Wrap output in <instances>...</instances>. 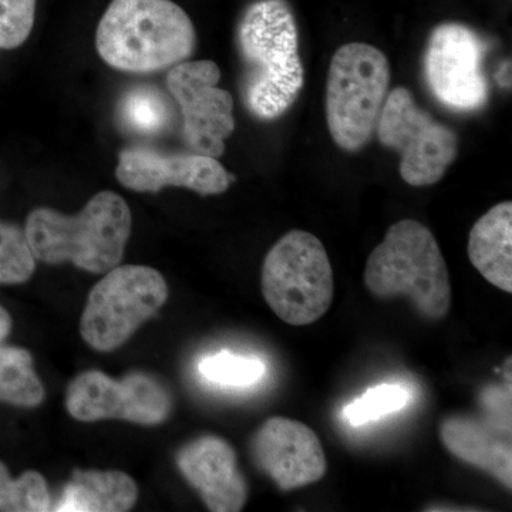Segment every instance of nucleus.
<instances>
[{"instance_id":"obj_1","label":"nucleus","mask_w":512,"mask_h":512,"mask_svg":"<svg viewBox=\"0 0 512 512\" xmlns=\"http://www.w3.org/2000/svg\"><path fill=\"white\" fill-rule=\"evenodd\" d=\"M238 49L245 106L256 119H278L293 106L305 82L298 26L288 2L252 3L239 22Z\"/></svg>"},{"instance_id":"obj_2","label":"nucleus","mask_w":512,"mask_h":512,"mask_svg":"<svg viewBox=\"0 0 512 512\" xmlns=\"http://www.w3.org/2000/svg\"><path fill=\"white\" fill-rule=\"evenodd\" d=\"M131 232V211L116 192L94 195L77 215L49 208L30 212L25 234L37 261L72 262L92 274L119 266Z\"/></svg>"},{"instance_id":"obj_3","label":"nucleus","mask_w":512,"mask_h":512,"mask_svg":"<svg viewBox=\"0 0 512 512\" xmlns=\"http://www.w3.org/2000/svg\"><path fill=\"white\" fill-rule=\"evenodd\" d=\"M194 25L171 0H113L96 35L101 59L131 73L185 62L195 49Z\"/></svg>"},{"instance_id":"obj_4","label":"nucleus","mask_w":512,"mask_h":512,"mask_svg":"<svg viewBox=\"0 0 512 512\" xmlns=\"http://www.w3.org/2000/svg\"><path fill=\"white\" fill-rule=\"evenodd\" d=\"M367 291L379 299L406 296L430 320L446 318L451 308L450 274L439 242L426 225L393 224L366 262Z\"/></svg>"},{"instance_id":"obj_5","label":"nucleus","mask_w":512,"mask_h":512,"mask_svg":"<svg viewBox=\"0 0 512 512\" xmlns=\"http://www.w3.org/2000/svg\"><path fill=\"white\" fill-rule=\"evenodd\" d=\"M262 295L279 319L291 326L318 322L335 299L328 252L311 232L293 229L265 256Z\"/></svg>"},{"instance_id":"obj_6","label":"nucleus","mask_w":512,"mask_h":512,"mask_svg":"<svg viewBox=\"0 0 512 512\" xmlns=\"http://www.w3.org/2000/svg\"><path fill=\"white\" fill-rule=\"evenodd\" d=\"M390 86V63L382 50L348 43L336 50L326 84V120L342 150L359 151L375 133Z\"/></svg>"},{"instance_id":"obj_7","label":"nucleus","mask_w":512,"mask_h":512,"mask_svg":"<svg viewBox=\"0 0 512 512\" xmlns=\"http://www.w3.org/2000/svg\"><path fill=\"white\" fill-rule=\"evenodd\" d=\"M168 286L150 266H116L90 292L80 333L90 348L111 352L167 302Z\"/></svg>"},{"instance_id":"obj_8","label":"nucleus","mask_w":512,"mask_h":512,"mask_svg":"<svg viewBox=\"0 0 512 512\" xmlns=\"http://www.w3.org/2000/svg\"><path fill=\"white\" fill-rule=\"evenodd\" d=\"M376 130L380 144L402 157L400 175L412 187L439 183L457 158V134L421 110L406 87L387 94Z\"/></svg>"},{"instance_id":"obj_9","label":"nucleus","mask_w":512,"mask_h":512,"mask_svg":"<svg viewBox=\"0 0 512 512\" xmlns=\"http://www.w3.org/2000/svg\"><path fill=\"white\" fill-rule=\"evenodd\" d=\"M487 43L461 23H444L431 32L424 56V77L430 92L454 111L480 110L487 103L484 73Z\"/></svg>"},{"instance_id":"obj_10","label":"nucleus","mask_w":512,"mask_h":512,"mask_svg":"<svg viewBox=\"0 0 512 512\" xmlns=\"http://www.w3.org/2000/svg\"><path fill=\"white\" fill-rule=\"evenodd\" d=\"M66 407L73 419L84 423L120 419L158 426L170 417L173 399L164 384L146 373L114 380L99 370H89L69 384Z\"/></svg>"},{"instance_id":"obj_11","label":"nucleus","mask_w":512,"mask_h":512,"mask_svg":"<svg viewBox=\"0 0 512 512\" xmlns=\"http://www.w3.org/2000/svg\"><path fill=\"white\" fill-rule=\"evenodd\" d=\"M220 67L211 60L175 64L167 89L183 114L185 143L194 153L214 158L225 151L235 128L234 100L220 89Z\"/></svg>"},{"instance_id":"obj_12","label":"nucleus","mask_w":512,"mask_h":512,"mask_svg":"<svg viewBox=\"0 0 512 512\" xmlns=\"http://www.w3.org/2000/svg\"><path fill=\"white\" fill-rule=\"evenodd\" d=\"M251 453L259 470L285 493L318 483L328 471L318 434L286 417H271L259 427L252 437Z\"/></svg>"},{"instance_id":"obj_13","label":"nucleus","mask_w":512,"mask_h":512,"mask_svg":"<svg viewBox=\"0 0 512 512\" xmlns=\"http://www.w3.org/2000/svg\"><path fill=\"white\" fill-rule=\"evenodd\" d=\"M116 175L133 191L180 187L201 195L222 194L234 180L217 158L198 153L161 154L144 147L121 151Z\"/></svg>"},{"instance_id":"obj_14","label":"nucleus","mask_w":512,"mask_h":512,"mask_svg":"<svg viewBox=\"0 0 512 512\" xmlns=\"http://www.w3.org/2000/svg\"><path fill=\"white\" fill-rule=\"evenodd\" d=\"M177 466L212 512H238L248 501V484L237 453L218 436L198 437L181 448Z\"/></svg>"},{"instance_id":"obj_15","label":"nucleus","mask_w":512,"mask_h":512,"mask_svg":"<svg viewBox=\"0 0 512 512\" xmlns=\"http://www.w3.org/2000/svg\"><path fill=\"white\" fill-rule=\"evenodd\" d=\"M440 439L448 453L484 471L507 490L512 488V447L507 427L467 414L441 421Z\"/></svg>"},{"instance_id":"obj_16","label":"nucleus","mask_w":512,"mask_h":512,"mask_svg":"<svg viewBox=\"0 0 512 512\" xmlns=\"http://www.w3.org/2000/svg\"><path fill=\"white\" fill-rule=\"evenodd\" d=\"M468 258L485 281L512 293V202L504 201L471 228Z\"/></svg>"},{"instance_id":"obj_17","label":"nucleus","mask_w":512,"mask_h":512,"mask_svg":"<svg viewBox=\"0 0 512 512\" xmlns=\"http://www.w3.org/2000/svg\"><path fill=\"white\" fill-rule=\"evenodd\" d=\"M137 498L136 481L123 471L76 470L52 511L126 512Z\"/></svg>"},{"instance_id":"obj_18","label":"nucleus","mask_w":512,"mask_h":512,"mask_svg":"<svg viewBox=\"0 0 512 512\" xmlns=\"http://www.w3.org/2000/svg\"><path fill=\"white\" fill-rule=\"evenodd\" d=\"M45 399V387L28 350L0 346V402L36 407Z\"/></svg>"},{"instance_id":"obj_19","label":"nucleus","mask_w":512,"mask_h":512,"mask_svg":"<svg viewBox=\"0 0 512 512\" xmlns=\"http://www.w3.org/2000/svg\"><path fill=\"white\" fill-rule=\"evenodd\" d=\"M119 116L128 130L151 136L163 133L170 124V104L156 87L137 86L124 94Z\"/></svg>"},{"instance_id":"obj_20","label":"nucleus","mask_w":512,"mask_h":512,"mask_svg":"<svg viewBox=\"0 0 512 512\" xmlns=\"http://www.w3.org/2000/svg\"><path fill=\"white\" fill-rule=\"evenodd\" d=\"M0 511H52V498L45 477L37 471H28L13 480L5 464L0 463Z\"/></svg>"},{"instance_id":"obj_21","label":"nucleus","mask_w":512,"mask_h":512,"mask_svg":"<svg viewBox=\"0 0 512 512\" xmlns=\"http://www.w3.org/2000/svg\"><path fill=\"white\" fill-rule=\"evenodd\" d=\"M198 372L210 383L229 387L251 386L265 375V365L256 357L221 352L207 356L198 365Z\"/></svg>"},{"instance_id":"obj_22","label":"nucleus","mask_w":512,"mask_h":512,"mask_svg":"<svg viewBox=\"0 0 512 512\" xmlns=\"http://www.w3.org/2000/svg\"><path fill=\"white\" fill-rule=\"evenodd\" d=\"M36 268V258L25 231L0 222V284H22Z\"/></svg>"},{"instance_id":"obj_23","label":"nucleus","mask_w":512,"mask_h":512,"mask_svg":"<svg viewBox=\"0 0 512 512\" xmlns=\"http://www.w3.org/2000/svg\"><path fill=\"white\" fill-rule=\"evenodd\" d=\"M409 393L396 384H380L365 396L346 407L345 417L352 426H362L367 421L379 420L387 414L399 412L407 404Z\"/></svg>"},{"instance_id":"obj_24","label":"nucleus","mask_w":512,"mask_h":512,"mask_svg":"<svg viewBox=\"0 0 512 512\" xmlns=\"http://www.w3.org/2000/svg\"><path fill=\"white\" fill-rule=\"evenodd\" d=\"M36 0H0V49L26 42L35 23Z\"/></svg>"},{"instance_id":"obj_25","label":"nucleus","mask_w":512,"mask_h":512,"mask_svg":"<svg viewBox=\"0 0 512 512\" xmlns=\"http://www.w3.org/2000/svg\"><path fill=\"white\" fill-rule=\"evenodd\" d=\"M10 330H12V319H10L9 313L0 306V342L8 338Z\"/></svg>"}]
</instances>
